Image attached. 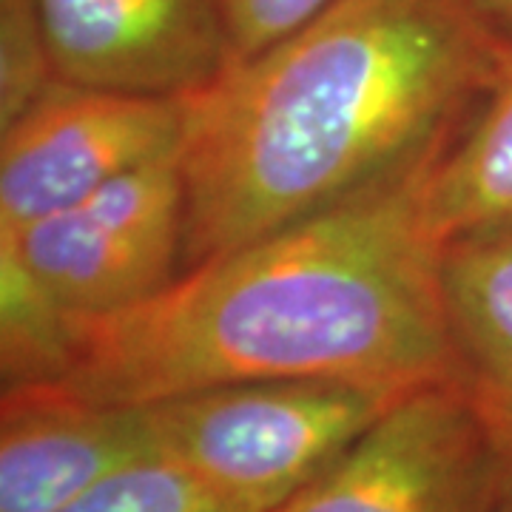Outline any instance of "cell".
I'll use <instances>...</instances> for the list:
<instances>
[{
    "mask_svg": "<svg viewBox=\"0 0 512 512\" xmlns=\"http://www.w3.org/2000/svg\"><path fill=\"white\" fill-rule=\"evenodd\" d=\"M336 0H220L234 57L254 55Z\"/></svg>",
    "mask_w": 512,
    "mask_h": 512,
    "instance_id": "obj_14",
    "label": "cell"
},
{
    "mask_svg": "<svg viewBox=\"0 0 512 512\" xmlns=\"http://www.w3.org/2000/svg\"><path fill=\"white\" fill-rule=\"evenodd\" d=\"M510 37L470 0H336L191 94L183 268L311 220L453 143Z\"/></svg>",
    "mask_w": 512,
    "mask_h": 512,
    "instance_id": "obj_2",
    "label": "cell"
},
{
    "mask_svg": "<svg viewBox=\"0 0 512 512\" xmlns=\"http://www.w3.org/2000/svg\"><path fill=\"white\" fill-rule=\"evenodd\" d=\"M424 200L441 245L512 231V37L473 123L430 168Z\"/></svg>",
    "mask_w": 512,
    "mask_h": 512,
    "instance_id": "obj_10",
    "label": "cell"
},
{
    "mask_svg": "<svg viewBox=\"0 0 512 512\" xmlns=\"http://www.w3.org/2000/svg\"><path fill=\"white\" fill-rule=\"evenodd\" d=\"M0 245L69 325L126 311L165 288L183 265V151L20 231H0Z\"/></svg>",
    "mask_w": 512,
    "mask_h": 512,
    "instance_id": "obj_4",
    "label": "cell"
},
{
    "mask_svg": "<svg viewBox=\"0 0 512 512\" xmlns=\"http://www.w3.org/2000/svg\"><path fill=\"white\" fill-rule=\"evenodd\" d=\"M501 476L456 382L399 396L279 512H495Z\"/></svg>",
    "mask_w": 512,
    "mask_h": 512,
    "instance_id": "obj_6",
    "label": "cell"
},
{
    "mask_svg": "<svg viewBox=\"0 0 512 512\" xmlns=\"http://www.w3.org/2000/svg\"><path fill=\"white\" fill-rule=\"evenodd\" d=\"M60 512H237L177 464L154 458L100 481Z\"/></svg>",
    "mask_w": 512,
    "mask_h": 512,
    "instance_id": "obj_12",
    "label": "cell"
},
{
    "mask_svg": "<svg viewBox=\"0 0 512 512\" xmlns=\"http://www.w3.org/2000/svg\"><path fill=\"white\" fill-rule=\"evenodd\" d=\"M487 23H493L501 35L512 37V0H470Z\"/></svg>",
    "mask_w": 512,
    "mask_h": 512,
    "instance_id": "obj_15",
    "label": "cell"
},
{
    "mask_svg": "<svg viewBox=\"0 0 512 512\" xmlns=\"http://www.w3.org/2000/svg\"><path fill=\"white\" fill-rule=\"evenodd\" d=\"M55 77L35 0H0V128L15 123Z\"/></svg>",
    "mask_w": 512,
    "mask_h": 512,
    "instance_id": "obj_13",
    "label": "cell"
},
{
    "mask_svg": "<svg viewBox=\"0 0 512 512\" xmlns=\"http://www.w3.org/2000/svg\"><path fill=\"white\" fill-rule=\"evenodd\" d=\"M439 154L325 214L188 265L126 311L74 322L57 384L94 402L148 404L268 379L384 393L456 382L444 245L424 200Z\"/></svg>",
    "mask_w": 512,
    "mask_h": 512,
    "instance_id": "obj_1",
    "label": "cell"
},
{
    "mask_svg": "<svg viewBox=\"0 0 512 512\" xmlns=\"http://www.w3.org/2000/svg\"><path fill=\"white\" fill-rule=\"evenodd\" d=\"M495 512H512V510H510V507H498V510H495Z\"/></svg>",
    "mask_w": 512,
    "mask_h": 512,
    "instance_id": "obj_16",
    "label": "cell"
},
{
    "mask_svg": "<svg viewBox=\"0 0 512 512\" xmlns=\"http://www.w3.org/2000/svg\"><path fill=\"white\" fill-rule=\"evenodd\" d=\"M191 94H134L55 77L0 143V231H20L123 174L183 151Z\"/></svg>",
    "mask_w": 512,
    "mask_h": 512,
    "instance_id": "obj_5",
    "label": "cell"
},
{
    "mask_svg": "<svg viewBox=\"0 0 512 512\" xmlns=\"http://www.w3.org/2000/svg\"><path fill=\"white\" fill-rule=\"evenodd\" d=\"M456 384L490 441L512 510V231L456 239L441 262Z\"/></svg>",
    "mask_w": 512,
    "mask_h": 512,
    "instance_id": "obj_9",
    "label": "cell"
},
{
    "mask_svg": "<svg viewBox=\"0 0 512 512\" xmlns=\"http://www.w3.org/2000/svg\"><path fill=\"white\" fill-rule=\"evenodd\" d=\"M154 458L163 456L146 404L94 402L57 382L3 387L0 512H60Z\"/></svg>",
    "mask_w": 512,
    "mask_h": 512,
    "instance_id": "obj_8",
    "label": "cell"
},
{
    "mask_svg": "<svg viewBox=\"0 0 512 512\" xmlns=\"http://www.w3.org/2000/svg\"><path fill=\"white\" fill-rule=\"evenodd\" d=\"M60 80L183 97L234 60L220 0H35Z\"/></svg>",
    "mask_w": 512,
    "mask_h": 512,
    "instance_id": "obj_7",
    "label": "cell"
},
{
    "mask_svg": "<svg viewBox=\"0 0 512 512\" xmlns=\"http://www.w3.org/2000/svg\"><path fill=\"white\" fill-rule=\"evenodd\" d=\"M399 396L325 379H268L168 396L146 410L165 461L231 510L279 512Z\"/></svg>",
    "mask_w": 512,
    "mask_h": 512,
    "instance_id": "obj_3",
    "label": "cell"
},
{
    "mask_svg": "<svg viewBox=\"0 0 512 512\" xmlns=\"http://www.w3.org/2000/svg\"><path fill=\"white\" fill-rule=\"evenodd\" d=\"M0 367L3 387L63 379L72 325L26 274L18 256L0 245Z\"/></svg>",
    "mask_w": 512,
    "mask_h": 512,
    "instance_id": "obj_11",
    "label": "cell"
}]
</instances>
